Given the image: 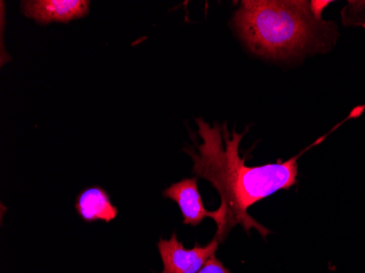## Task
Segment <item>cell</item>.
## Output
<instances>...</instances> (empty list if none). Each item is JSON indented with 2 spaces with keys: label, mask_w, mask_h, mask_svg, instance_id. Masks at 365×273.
Listing matches in <instances>:
<instances>
[{
  "label": "cell",
  "mask_w": 365,
  "mask_h": 273,
  "mask_svg": "<svg viewBox=\"0 0 365 273\" xmlns=\"http://www.w3.org/2000/svg\"><path fill=\"white\" fill-rule=\"evenodd\" d=\"M196 123L202 141L195 143L196 150L186 148L185 151L194 161L192 172L211 182L220 195V221L213 239L222 243L237 225L247 233L255 229L266 237L269 230L248 215V208L297 184V159L303 152L288 161L278 160L274 164L247 166L240 157L244 133H237L235 128L229 131L227 124L220 126L215 123L211 126L202 118H197Z\"/></svg>",
  "instance_id": "6da1fadb"
},
{
  "label": "cell",
  "mask_w": 365,
  "mask_h": 273,
  "mask_svg": "<svg viewBox=\"0 0 365 273\" xmlns=\"http://www.w3.org/2000/svg\"><path fill=\"white\" fill-rule=\"evenodd\" d=\"M329 1L244 0L233 16L237 36L258 56L284 59L331 48L337 29L322 19Z\"/></svg>",
  "instance_id": "7a4b0ae2"
},
{
  "label": "cell",
  "mask_w": 365,
  "mask_h": 273,
  "mask_svg": "<svg viewBox=\"0 0 365 273\" xmlns=\"http://www.w3.org/2000/svg\"><path fill=\"white\" fill-rule=\"evenodd\" d=\"M218 245L219 242L213 239L207 246L196 244L195 247L186 249L173 233L170 239H161L158 243L163 262L162 273H197L215 256Z\"/></svg>",
  "instance_id": "3957f363"
},
{
  "label": "cell",
  "mask_w": 365,
  "mask_h": 273,
  "mask_svg": "<svg viewBox=\"0 0 365 273\" xmlns=\"http://www.w3.org/2000/svg\"><path fill=\"white\" fill-rule=\"evenodd\" d=\"M22 12L41 24H68L89 14L88 0H32L22 1Z\"/></svg>",
  "instance_id": "277c9868"
},
{
  "label": "cell",
  "mask_w": 365,
  "mask_h": 273,
  "mask_svg": "<svg viewBox=\"0 0 365 273\" xmlns=\"http://www.w3.org/2000/svg\"><path fill=\"white\" fill-rule=\"evenodd\" d=\"M163 196L178 203L184 217V225L196 227L202 223L205 217H211L215 220V223L220 221V212L218 209L215 211H209L205 208L196 177L186 178L171 185L169 188L164 190Z\"/></svg>",
  "instance_id": "5b68a950"
},
{
  "label": "cell",
  "mask_w": 365,
  "mask_h": 273,
  "mask_svg": "<svg viewBox=\"0 0 365 273\" xmlns=\"http://www.w3.org/2000/svg\"><path fill=\"white\" fill-rule=\"evenodd\" d=\"M76 210L85 221L101 220L108 223L118 217V213L108 192L98 186L90 187L79 195L76 201Z\"/></svg>",
  "instance_id": "8992f818"
},
{
  "label": "cell",
  "mask_w": 365,
  "mask_h": 273,
  "mask_svg": "<svg viewBox=\"0 0 365 273\" xmlns=\"http://www.w3.org/2000/svg\"><path fill=\"white\" fill-rule=\"evenodd\" d=\"M197 273H231L218 258L212 256Z\"/></svg>",
  "instance_id": "52a82bcc"
},
{
  "label": "cell",
  "mask_w": 365,
  "mask_h": 273,
  "mask_svg": "<svg viewBox=\"0 0 365 273\" xmlns=\"http://www.w3.org/2000/svg\"><path fill=\"white\" fill-rule=\"evenodd\" d=\"M365 4V3H364Z\"/></svg>",
  "instance_id": "ba28073f"
}]
</instances>
